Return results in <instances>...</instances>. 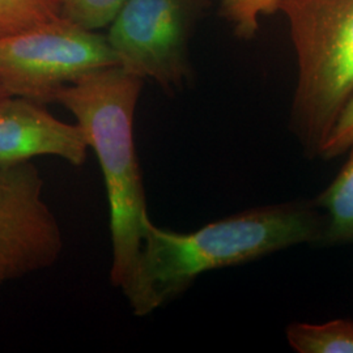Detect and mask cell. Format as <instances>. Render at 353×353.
Segmentation results:
<instances>
[{
  "instance_id": "obj_1",
  "label": "cell",
  "mask_w": 353,
  "mask_h": 353,
  "mask_svg": "<svg viewBox=\"0 0 353 353\" xmlns=\"http://www.w3.org/2000/svg\"><path fill=\"white\" fill-rule=\"evenodd\" d=\"M325 219L316 204L290 202L229 216L191 232L176 233L147 221L134 314L145 316L189 288L204 272L243 265L300 243L319 242Z\"/></svg>"
},
{
  "instance_id": "obj_2",
  "label": "cell",
  "mask_w": 353,
  "mask_h": 353,
  "mask_svg": "<svg viewBox=\"0 0 353 353\" xmlns=\"http://www.w3.org/2000/svg\"><path fill=\"white\" fill-rule=\"evenodd\" d=\"M144 80L121 68L90 72L61 89L59 102L76 118L101 166L110 207V280L130 301L135 293L147 221L134 121Z\"/></svg>"
},
{
  "instance_id": "obj_3",
  "label": "cell",
  "mask_w": 353,
  "mask_h": 353,
  "mask_svg": "<svg viewBox=\"0 0 353 353\" xmlns=\"http://www.w3.org/2000/svg\"><path fill=\"white\" fill-rule=\"evenodd\" d=\"M297 58L290 128L318 156L353 94V0H280Z\"/></svg>"
},
{
  "instance_id": "obj_4",
  "label": "cell",
  "mask_w": 353,
  "mask_h": 353,
  "mask_svg": "<svg viewBox=\"0 0 353 353\" xmlns=\"http://www.w3.org/2000/svg\"><path fill=\"white\" fill-rule=\"evenodd\" d=\"M118 65L106 36L59 19L0 37V83L11 96L54 102L61 89Z\"/></svg>"
},
{
  "instance_id": "obj_5",
  "label": "cell",
  "mask_w": 353,
  "mask_h": 353,
  "mask_svg": "<svg viewBox=\"0 0 353 353\" xmlns=\"http://www.w3.org/2000/svg\"><path fill=\"white\" fill-rule=\"evenodd\" d=\"M208 0H127L105 34L127 72L181 88L191 75L190 39Z\"/></svg>"
},
{
  "instance_id": "obj_6",
  "label": "cell",
  "mask_w": 353,
  "mask_h": 353,
  "mask_svg": "<svg viewBox=\"0 0 353 353\" xmlns=\"http://www.w3.org/2000/svg\"><path fill=\"white\" fill-rule=\"evenodd\" d=\"M63 234L30 161L0 168V290L58 262Z\"/></svg>"
},
{
  "instance_id": "obj_7",
  "label": "cell",
  "mask_w": 353,
  "mask_h": 353,
  "mask_svg": "<svg viewBox=\"0 0 353 353\" xmlns=\"http://www.w3.org/2000/svg\"><path fill=\"white\" fill-rule=\"evenodd\" d=\"M88 148L79 125L59 121L42 103L16 96L0 100V168L46 154L80 166Z\"/></svg>"
},
{
  "instance_id": "obj_8",
  "label": "cell",
  "mask_w": 353,
  "mask_h": 353,
  "mask_svg": "<svg viewBox=\"0 0 353 353\" xmlns=\"http://www.w3.org/2000/svg\"><path fill=\"white\" fill-rule=\"evenodd\" d=\"M350 151L341 173L314 202L326 211L321 243L353 242V145Z\"/></svg>"
},
{
  "instance_id": "obj_9",
  "label": "cell",
  "mask_w": 353,
  "mask_h": 353,
  "mask_svg": "<svg viewBox=\"0 0 353 353\" xmlns=\"http://www.w3.org/2000/svg\"><path fill=\"white\" fill-rule=\"evenodd\" d=\"M287 339L299 353H353V321L292 323L287 328Z\"/></svg>"
},
{
  "instance_id": "obj_10",
  "label": "cell",
  "mask_w": 353,
  "mask_h": 353,
  "mask_svg": "<svg viewBox=\"0 0 353 353\" xmlns=\"http://www.w3.org/2000/svg\"><path fill=\"white\" fill-rule=\"evenodd\" d=\"M59 19L57 0H0V37Z\"/></svg>"
},
{
  "instance_id": "obj_11",
  "label": "cell",
  "mask_w": 353,
  "mask_h": 353,
  "mask_svg": "<svg viewBox=\"0 0 353 353\" xmlns=\"http://www.w3.org/2000/svg\"><path fill=\"white\" fill-rule=\"evenodd\" d=\"M127 0H57L61 17L88 30L109 26Z\"/></svg>"
},
{
  "instance_id": "obj_12",
  "label": "cell",
  "mask_w": 353,
  "mask_h": 353,
  "mask_svg": "<svg viewBox=\"0 0 353 353\" xmlns=\"http://www.w3.org/2000/svg\"><path fill=\"white\" fill-rule=\"evenodd\" d=\"M280 0H220V13L237 37L250 39L259 29V19L278 12Z\"/></svg>"
},
{
  "instance_id": "obj_13",
  "label": "cell",
  "mask_w": 353,
  "mask_h": 353,
  "mask_svg": "<svg viewBox=\"0 0 353 353\" xmlns=\"http://www.w3.org/2000/svg\"><path fill=\"white\" fill-rule=\"evenodd\" d=\"M353 145V94L345 103L336 123L332 127L321 151L318 153L322 160H332L350 151Z\"/></svg>"
},
{
  "instance_id": "obj_14",
  "label": "cell",
  "mask_w": 353,
  "mask_h": 353,
  "mask_svg": "<svg viewBox=\"0 0 353 353\" xmlns=\"http://www.w3.org/2000/svg\"><path fill=\"white\" fill-rule=\"evenodd\" d=\"M8 96H11V94L7 92V89L4 88V87L1 85V83H0V100L4 99V97H8Z\"/></svg>"
}]
</instances>
